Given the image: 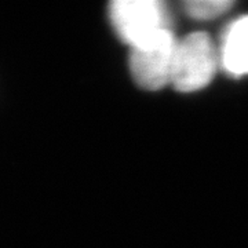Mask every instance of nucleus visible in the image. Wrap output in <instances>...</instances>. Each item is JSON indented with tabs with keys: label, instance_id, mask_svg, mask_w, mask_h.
<instances>
[{
	"label": "nucleus",
	"instance_id": "nucleus-1",
	"mask_svg": "<svg viewBox=\"0 0 248 248\" xmlns=\"http://www.w3.org/2000/svg\"><path fill=\"white\" fill-rule=\"evenodd\" d=\"M218 65L219 53L213 39L195 32L177 42L170 83L182 93L199 91L210 84Z\"/></svg>",
	"mask_w": 248,
	"mask_h": 248
},
{
	"label": "nucleus",
	"instance_id": "nucleus-2",
	"mask_svg": "<svg viewBox=\"0 0 248 248\" xmlns=\"http://www.w3.org/2000/svg\"><path fill=\"white\" fill-rule=\"evenodd\" d=\"M109 16L116 33L131 47L170 29L169 10L160 0H116Z\"/></svg>",
	"mask_w": 248,
	"mask_h": 248
},
{
	"label": "nucleus",
	"instance_id": "nucleus-3",
	"mask_svg": "<svg viewBox=\"0 0 248 248\" xmlns=\"http://www.w3.org/2000/svg\"><path fill=\"white\" fill-rule=\"evenodd\" d=\"M177 42L171 29H167L151 40L131 47L130 71L141 89L160 90L169 84Z\"/></svg>",
	"mask_w": 248,
	"mask_h": 248
},
{
	"label": "nucleus",
	"instance_id": "nucleus-4",
	"mask_svg": "<svg viewBox=\"0 0 248 248\" xmlns=\"http://www.w3.org/2000/svg\"><path fill=\"white\" fill-rule=\"evenodd\" d=\"M219 63L233 76L248 73V17L236 19L225 32Z\"/></svg>",
	"mask_w": 248,
	"mask_h": 248
},
{
	"label": "nucleus",
	"instance_id": "nucleus-5",
	"mask_svg": "<svg viewBox=\"0 0 248 248\" xmlns=\"http://www.w3.org/2000/svg\"><path fill=\"white\" fill-rule=\"evenodd\" d=\"M233 7V1L229 0H190L184 3L185 13L193 19H214L221 17Z\"/></svg>",
	"mask_w": 248,
	"mask_h": 248
}]
</instances>
